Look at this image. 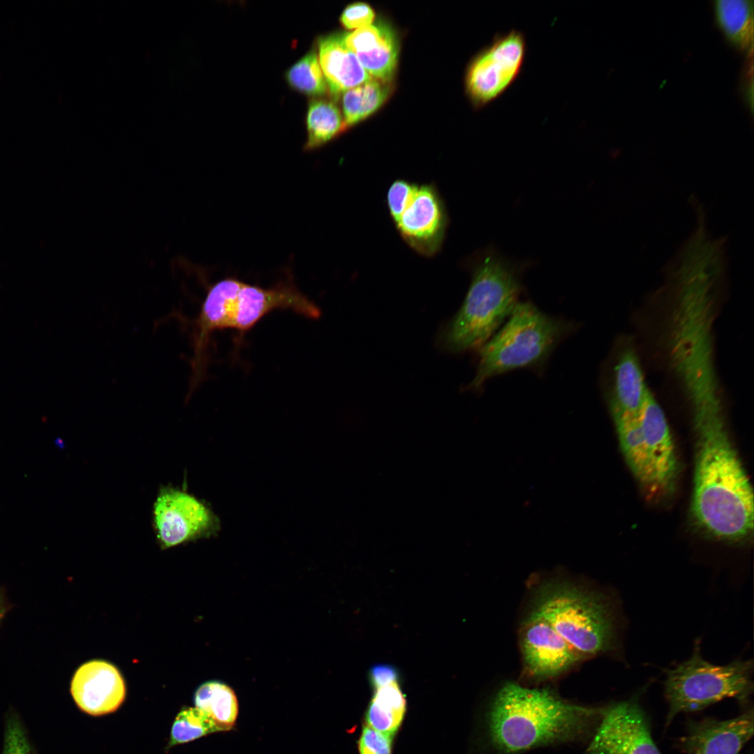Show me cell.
Returning <instances> with one entry per match:
<instances>
[{"instance_id":"1","label":"cell","mask_w":754,"mask_h":754,"mask_svg":"<svg viewBox=\"0 0 754 754\" xmlns=\"http://www.w3.org/2000/svg\"><path fill=\"white\" fill-rule=\"evenodd\" d=\"M694 473L692 513L717 539L739 542L753 528V493L726 431L716 417H702Z\"/></svg>"},{"instance_id":"2","label":"cell","mask_w":754,"mask_h":754,"mask_svg":"<svg viewBox=\"0 0 754 754\" xmlns=\"http://www.w3.org/2000/svg\"><path fill=\"white\" fill-rule=\"evenodd\" d=\"M605 710L570 703L549 688L507 682L488 713L489 737L503 754L574 741L593 734Z\"/></svg>"},{"instance_id":"3","label":"cell","mask_w":754,"mask_h":754,"mask_svg":"<svg viewBox=\"0 0 754 754\" xmlns=\"http://www.w3.org/2000/svg\"><path fill=\"white\" fill-rule=\"evenodd\" d=\"M293 311L318 318V306L291 285L263 288L235 279H225L208 290L199 313L192 323L193 356L188 394H192L206 372L211 334L225 328L246 331L272 310Z\"/></svg>"},{"instance_id":"4","label":"cell","mask_w":754,"mask_h":754,"mask_svg":"<svg viewBox=\"0 0 754 754\" xmlns=\"http://www.w3.org/2000/svg\"><path fill=\"white\" fill-rule=\"evenodd\" d=\"M465 300L443 335L452 352L482 347L508 318L521 290L520 265L489 246L473 256Z\"/></svg>"},{"instance_id":"5","label":"cell","mask_w":754,"mask_h":754,"mask_svg":"<svg viewBox=\"0 0 754 754\" xmlns=\"http://www.w3.org/2000/svg\"><path fill=\"white\" fill-rule=\"evenodd\" d=\"M531 613L549 623L582 660L616 648L613 605L597 591L565 579L545 581L534 591Z\"/></svg>"},{"instance_id":"6","label":"cell","mask_w":754,"mask_h":754,"mask_svg":"<svg viewBox=\"0 0 754 754\" xmlns=\"http://www.w3.org/2000/svg\"><path fill=\"white\" fill-rule=\"evenodd\" d=\"M569 330L528 302H517L503 327L481 347L475 378L477 389L489 378L542 364Z\"/></svg>"},{"instance_id":"7","label":"cell","mask_w":754,"mask_h":754,"mask_svg":"<svg viewBox=\"0 0 754 754\" xmlns=\"http://www.w3.org/2000/svg\"><path fill=\"white\" fill-rule=\"evenodd\" d=\"M753 669L752 660L738 659L726 665L710 663L695 646L688 660L667 672L666 725L680 713L700 711L725 698L746 704L753 689Z\"/></svg>"},{"instance_id":"8","label":"cell","mask_w":754,"mask_h":754,"mask_svg":"<svg viewBox=\"0 0 754 754\" xmlns=\"http://www.w3.org/2000/svg\"><path fill=\"white\" fill-rule=\"evenodd\" d=\"M526 53L524 34L513 29L496 35L473 58L467 68L465 84L475 107L487 105L510 87L521 72Z\"/></svg>"},{"instance_id":"9","label":"cell","mask_w":754,"mask_h":754,"mask_svg":"<svg viewBox=\"0 0 754 754\" xmlns=\"http://www.w3.org/2000/svg\"><path fill=\"white\" fill-rule=\"evenodd\" d=\"M153 526L163 549L213 535L217 517L195 496L179 489L165 487L153 507Z\"/></svg>"},{"instance_id":"10","label":"cell","mask_w":754,"mask_h":754,"mask_svg":"<svg viewBox=\"0 0 754 754\" xmlns=\"http://www.w3.org/2000/svg\"><path fill=\"white\" fill-rule=\"evenodd\" d=\"M586 754H661L636 697L605 707Z\"/></svg>"},{"instance_id":"11","label":"cell","mask_w":754,"mask_h":754,"mask_svg":"<svg viewBox=\"0 0 754 754\" xmlns=\"http://www.w3.org/2000/svg\"><path fill=\"white\" fill-rule=\"evenodd\" d=\"M519 646L524 671L535 681L557 677L582 660L549 623L531 613L521 626Z\"/></svg>"},{"instance_id":"12","label":"cell","mask_w":754,"mask_h":754,"mask_svg":"<svg viewBox=\"0 0 754 754\" xmlns=\"http://www.w3.org/2000/svg\"><path fill=\"white\" fill-rule=\"evenodd\" d=\"M415 251L431 257L441 248L448 225L444 202L434 184L418 185L410 204L395 223Z\"/></svg>"},{"instance_id":"13","label":"cell","mask_w":754,"mask_h":754,"mask_svg":"<svg viewBox=\"0 0 754 754\" xmlns=\"http://www.w3.org/2000/svg\"><path fill=\"white\" fill-rule=\"evenodd\" d=\"M71 693L82 711L91 716H102L120 707L126 696V686L115 665L104 660H91L75 672Z\"/></svg>"},{"instance_id":"14","label":"cell","mask_w":754,"mask_h":754,"mask_svg":"<svg viewBox=\"0 0 754 754\" xmlns=\"http://www.w3.org/2000/svg\"><path fill=\"white\" fill-rule=\"evenodd\" d=\"M753 710L734 718L690 721L681 747L686 754H739L753 735Z\"/></svg>"},{"instance_id":"15","label":"cell","mask_w":754,"mask_h":754,"mask_svg":"<svg viewBox=\"0 0 754 754\" xmlns=\"http://www.w3.org/2000/svg\"><path fill=\"white\" fill-rule=\"evenodd\" d=\"M638 417L651 473L652 489H670L677 471L675 450L664 413L651 392Z\"/></svg>"},{"instance_id":"16","label":"cell","mask_w":754,"mask_h":754,"mask_svg":"<svg viewBox=\"0 0 754 754\" xmlns=\"http://www.w3.org/2000/svg\"><path fill=\"white\" fill-rule=\"evenodd\" d=\"M351 50L369 75L390 83L397 64L399 43L395 32L385 22H377L343 34Z\"/></svg>"},{"instance_id":"17","label":"cell","mask_w":754,"mask_h":754,"mask_svg":"<svg viewBox=\"0 0 754 754\" xmlns=\"http://www.w3.org/2000/svg\"><path fill=\"white\" fill-rule=\"evenodd\" d=\"M318 48L320 68L334 96L372 79L347 47L343 34L320 38Z\"/></svg>"},{"instance_id":"18","label":"cell","mask_w":754,"mask_h":754,"mask_svg":"<svg viewBox=\"0 0 754 754\" xmlns=\"http://www.w3.org/2000/svg\"><path fill=\"white\" fill-rule=\"evenodd\" d=\"M621 448L633 473L644 486L652 489V477L638 413L610 406Z\"/></svg>"},{"instance_id":"19","label":"cell","mask_w":754,"mask_h":754,"mask_svg":"<svg viewBox=\"0 0 754 754\" xmlns=\"http://www.w3.org/2000/svg\"><path fill=\"white\" fill-rule=\"evenodd\" d=\"M614 380L610 406L638 413L650 392L633 350L624 351L621 355L614 367Z\"/></svg>"},{"instance_id":"20","label":"cell","mask_w":754,"mask_h":754,"mask_svg":"<svg viewBox=\"0 0 754 754\" xmlns=\"http://www.w3.org/2000/svg\"><path fill=\"white\" fill-rule=\"evenodd\" d=\"M406 708V697L398 682L376 689L366 714L367 726L393 736L401 725Z\"/></svg>"},{"instance_id":"21","label":"cell","mask_w":754,"mask_h":754,"mask_svg":"<svg viewBox=\"0 0 754 754\" xmlns=\"http://www.w3.org/2000/svg\"><path fill=\"white\" fill-rule=\"evenodd\" d=\"M716 20L726 37L742 50L753 47V4L751 0H717Z\"/></svg>"},{"instance_id":"22","label":"cell","mask_w":754,"mask_h":754,"mask_svg":"<svg viewBox=\"0 0 754 754\" xmlns=\"http://www.w3.org/2000/svg\"><path fill=\"white\" fill-rule=\"evenodd\" d=\"M390 89V83L372 78L344 91L341 105L346 128L376 112L387 100Z\"/></svg>"},{"instance_id":"23","label":"cell","mask_w":754,"mask_h":754,"mask_svg":"<svg viewBox=\"0 0 754 754\" xmlns=\"http://www.w3.org/2000/svg\"><path fill=\"white\" fill-rule=\"evenodd\" d=\"M195 707L207 713L221 727L230 730L238 714V702L233 690L219 681L201 684L194 696Z\"/></svg>"},{"instance_id":"24","label":"cell","mask_w":754,"mask_h":754,"mask_svg":"<svg viewBox=\"0 0 754 754\" xmlns=\"http://www.w3.org/2000/svg\"><path fill=\"white\" fill-rule=\"evenodd\" d=\"M307 140L305 149H316L334 138L346 128L343 115L332 101L316 98L308 107Z\"/></svg>"},{"instance_id":"25","label":"cell","mask_w":754,"mask_h":754,"mask_svg":"<svg viewBox=\"0 0 754 754\" xmlns=\"http://www.w3.org/2000/svg\"><path fill=\"white\" fill-rule=\"evenodd\" d=\"M290 87L311 96H322L329 91L317 53L311 50L286 72Z\"/></svg>"},{"instance_id":"26","label":"cell","mask_w":754,"mask_h":754,"mask_svg":"<svg viewBox=\"0 0 754 754\" xmlns=\"http://www.w3.org/2000/svg\"><path fill=\"white\" fill-rule=\"evenodd\" d=\"M218 731L223 730L207 713L195 707L186 708L175 719L168 748Z\"/></svg>"},{"instance_id":"27","label":"cell","mask_w":754,"mask_h":754,"mask_svg":"<svg viewBox=\"0 0 754 754\" xmlns=\"http://www.w3.org/2000/svg\"><path fill=\"white\" fill-rule=\"evenodd\" d=\"M2 754H34L25 728L14 713L7 716Z\"/></svg>"},{"instance_id":"28","label":"cell","mask_w":754,"mask_h":754,"mask_svg":"<svg viewBox=\"0 0 754 754\" xmlns=\"http://www.w3.org/2000/svg\"><path fill=\"white\" fill-rule=\"evenodd\" d=\"M417 184L399 179L390 186L386 195L387 206L393 221L396 223L412 200Z\"/></svg>"},{"instance_id":"29","label":"cell","mask_w":754,"mask_h":754,"mask_svg":"<svg viewBox=\"0 0 754 754\" xmlns=\"http://www.w3.org/2000/svg\"><path fill=\"white\" fill-rule=\"evenodd\" d=\"M392 737L369 726L364 727L358 741L360 754H391Z\"/></svg>"},{"instance_id":"30","label":"cell","mask_w":754,"mask_h":754,"mask_svg":"<svg viewBox=\"0 0 754 754\" xmlns=\"http://www.w3.org/2000/svg\"><path fill=\"white\" fill-rule=\"evenodd\" d=\"M374 18V11L369 5L355 3L343 10L340 20L346 28L356 30L371 25Z\"/></svg>"},{"instance_id":"31","label":"cell","mask_w":754,"mask_h":754,"mask_svg":"<svg viewBox=\"0 0 754 754\" xmlns=\"http://www.w3.org/2000/svg\"><path fill=\"white\" fill-rule=\"evenodd\" d=\"M399 672L397 667L388 664L373 665L369 671V680L376 689L392 683L397 682Z\"/></svg>"},{"instance_id":"32","label":"cell","mask_w":754,"mask_h":754,"mask_svg":"<svg viewBox=\"0 0 754 754\" xmlns=\"http://www.w3.org/2000/svg\"><path fill=\"white\" fill-rule=\"evenodd\" d=\"M2 615H3V613H2V612H1V610H0V620H1V616H2Z\"/></svg>"}]
</instances>
